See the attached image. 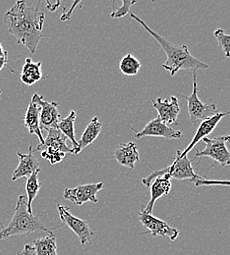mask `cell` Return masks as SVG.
Wrapping results in <instances>:
<instances>
[{
  "instance_id": "obj_31",
  "label": "cell",
  "mask_w": 230,
  "mask_h": 255,
  "mask_svg": "<svg viewBox=\"0 0 230 255\" xmlns=\"http://www.w3.org/2000/svg\"><path fill=\"white\" fill-rule=\"evenodd\" d=\"M0 57H8V53H7V51L4 50L1 41H0Z\"/></svg>"
},
{
  "instance_id": "obj_28",
  "label": "cell",
  "mask_w": 230,
  "mask_h": 255,
  "mask_svg": "<svg viewBox=\"0 0 230 255\" xmlns=\"http://www.w3.org/2000/svg\"><path fill=\"white\" fill-rule=\"evenodd\" d=\"M194 185L196 188L199 187H211V186H224V187H230V180H208L204 177L202 179H199L194 182Z\"/></svg>"
},
{
  "instance_id": "obj_21",
  "label": "cell",
  "mask_w": 230,
  "mask_h": 255,
  "mask_svg": "<svg viewBox=\"0 0 230 255\" xmlns=\"http://www.w3.org/2000/svg\"><path fill=\"white\" fill-rule=\"evenodd\" d=\"M33 247L35 255H58L54 234L33 241Z\"/></svg>"
},
{
  "instance_id": "obj_25",
  "label": "cell",
  "mask_w": 230,
  "mask_h": 255,
  "mask_svg": "<svg viewBox=\"0 0 230 255\" xmlns=\"http://www.w3.org/2000/svg\"><path fill=\"white\" fill-rule=\"evenodd\" d=\"M214 36L216 37L219 46L224 51L226 57H230V34L225 33V31L222 29H218L214 32Z\"/></svg>"
},
{
  "instance_id": "obj_11",
  "label": "cell",
  "mask_w": 230,
  "mask_h": 255,
  "mask_svg": "<svg viewBox=\"0 0 230 255\" xmlns=\"http://www.w3.org/2000/svg\"><path fill=\"white\" fill-rule=\"evenodd\" d=\"M103 183H98L81 185L74 189H65L63 192V197L79 206L89 201L93 203H98L99 199L97 197V194L103 189Z\"/></svg>"
},
{
  "instance_id": "obj_3",
  "label": "cell",
  "mask_w": 230,
  "mask_h": 255,
  "mask_svg": "<svg viewBox=\"0 0 230 255\" xmlns=\"http://www.w3.org/2000/svg\"><path fill=\"white\" fill-rule=\"evenodd\" d=\"M35 232H46L50 235L53 234L50 229L44 226L39 219V216H34L33 213L29 212L28 208V197L26 195H20L15 213L7 227H2L0 231V241L7 240L14 236H29Z\"/></svg>"
},
{
  "instance_id": "obj_2",
  "label": "cell",
  "mask_w": 230,
  "mask_h": 255,
  "mask_svg": "<svg viewBox=\"0 0 230 255\" xmlns=\"http://www.w3.org/2000/svg\"><path fill=\"white\" fill-rule=\"evenodd\" d=\"M129 16L131 19L138 22L161 45L166 55V61L163 65V67L170 73V76H174L180 70L197 71L209 68L207 64L204 63L203 61L191 55L187 45H176L167 41L165 37H163L159 33L153 31L150 27H148L147 24L139 17H137L135 14L130 12Z\"/></svg>"
},
{
  "instance_id": "obj_30",
  "label": "cell",
  "mask_w": 230,
  "mask_h": 255,
  "mask_svg": "<svg viewBox=\"0 0 230 255\" xmlns=\"http://www.w3.org/2000/svg\"><path fill=\"white\" fill-rule=\"evenodd\" d=\"M8 57H0V71L8 63Z\"/></svg>"
},
{
  "instance_id": "obj_7",
  "label": "cell",
  "mask_w": 230,
  "mask_h": 255,
  "mask_svg": "<svg viewBox=\"0 0 230 255\" xmlns=\"http://www.w3.org/2000/svg\"><path fill=\"white\" fill-rule=\"evenodd\" d=\"M57 210H58V214L61 222L76 234V236L79 238L80 243L83 246L93 242L95 233L92 231L89 224L74 216L70 212L68 207L63 206L61 204H57Z\"/></svg>"
},
{
  "instance_id": "obj_4",
  "label": "cell",
  "mask_w": 230,
  "mask_h": 255,
  "mask_svg": "<svg viewBox=\"0 0 230 255\" xmlns=\"http://www.w3.org/2000/svg\"><path fill=\"white\" fill-rule=\"evenodd\" d=\"M170 158L173 159V163L170 166L165 167L159 171H155L151 175H149L147 178H143L142 179L143 185L150 188L153 181L161 176H168L170 179H175L180 181L190 180V182H193V183L199 179L203 178L196 174V172L194 171L191 165V161L188 159L187 156L181 157L179 155V150L176 151V157H170Z\"/></svg>"
},
{
  "instance_id": "obj_1",
  "label": "cell",
  "mask_w": 230,
  "mask_h": 255,
  "mask_svg": "<svg viewBox=\"0 0 230 255\" xmlns=\"http://www.w3.org/2000/svg\"><path fill=\"white\" fill-rule=\"evenodd\" d=\"M38 6L39 2L36 7H32L26 1H18L4 17L8 32L32 54L35 53L41 38L44 37L41 32L45 16L38 10Z\"/></svg>"
},
{
  "instance_id": "obj_13",
  "label": "cell",
  "mask_w": 230,
  "mask_h": 255,
  "mask_svg": "<svg viewBox=\"0 0 230 255\" xmlns=\"http://www.w3.org/2000/svg\"><path fill=\"white\" fill-rule=\"evenodd\" d=\"M152 104L158 111V117L163 123L166 125H178L177 117L180 112V107L176 96H170L169 99H163L159 97L156 100H152Z\"/></svg>"
},
{
  "instance_id": "obj_23",
  "label": "cell",
  "mask_w": 230,
  "mask_h": 255,
  "mask_svg": "<svg viewBox=\"0 0 230 255\" xmlns=\"http://www.w3.org/2000/svg\"><path fill=\"white\" fill-rule=\"evenodd\" d=\"M40 172V169L35 171L33 175H31L28 180H27V185H26V191H27V197H28V208L29 212L33 213V199L36 197L38 191L40 190V183L38 182V174Z\"/></svg>"
},
{
  "instance_id": "obj_20",
  "label": "cell",
  "mask_w": 230,
  "mask_h": 255,
  "mask_svg": "<svg viewBox=\"0 0 230 255\" xmlns=\"http://www.w3.org/2000/svg\"><path fill=\"white\" fill-rule=\"evenodd\" d=\"M42 62H33L32 58H27L21 72V81L27 86H33L42 80Z\"/></svg>"
},
{
  "instance_id": "obj_27",
  "label": "cell",
  "mask_w": 230,
  "mask_h": 255,
  "mask_svg": "<svg viewBox=\"0 0 230 255\" xmlns=\"http://www.w3.org/2000/svg\"><path fill=\"white\" fill-rule=\"evenodd\" d=\"M121 7L117 8L113 13L110 14V17L112 19H120L126 17L130 13V8L134 4L137 3V1H129V0H122Z\"/></svg>"
},
{
  "instance_id": "obj_16",
  "label": "cell",
  "mask_w": 230,
  "mask_h": 255,
  "mask_svg": "<svg viewBox=\"0 0 230 255\" xmlns=\"http://www.w3.org/2000/svg\"><path fill=\"white\" fill-rule=\"evenodd\" d=\"M113 155L121 166H124L130 170L135 168L136 163L140 160L138 145L132 141L117 145L113 152Z\"/></svg>"
},
{
  "instance_id": "obj_14",
  "label": "cell",
  "mask_w": 230,
  "mask_h": 255,
  "mask_svg": "<svg viewBox=\"0 0 230 255\" xmlns=\"http://www.w3.org/2000/svg\"><path fill=\"white\" fill-rule=\"evenodd\" d=\"M17 155L20 158V163L14 171L12 181L15 182L21 178H29L35 171L40 169L38 161L33 155V145H30L29 153L25 154L18 151Z\"/></svg>"
},
{
  "instance_id": "obj_10",
  "label": "cell",
  "mask_w": 230,
  "mask_h": 255,
  "mask_svg": "<svg viewBox=\"0 0 230 255\" xmlns=\"http://www.w3.org/2000/svg\"><path fill=\"white\" fill-rule=\"evenodd\" d=\"M130 128L134 132V137L136 139H140L146 136L164 137L166 139H181L183 137V134L180 130H176L163 123L159 117L151 120L148 124H146L141 131H137L133 128Z\"/></svg>"
},
{
  "instance_id": "obj_26",
  "label": "cell",
  "mask_w": 230,
  "mask_h": 255,
  "mask_svg": "<svg viewBox=\"0 0 230 255\" xmlns=\"http://www.w3.org/2000/svg\"><path fill=\"white\" fill-rule=\"evenodd\" d=\"M41 157L43 159L49 161L51 165H55L60 163L62 160L65 159L66 154L53 148H46L45 150L41 151Z\"/></svg>"
},
{
  "instance_id": "obj_15",
  "label": "cell",
  "mask_w": 230,
  "mask_h": 255,
  "mask_svg": "<svg viewBox=\"0 0 230 255\" xmlns=\"http://www.w3.org/2000/svg\"><path fill=\"white\" fill-rule=\"evenodd\" d=\"M47 132L48 133L44 139V142L42 144H38L36 149L33 150V153L36 151H43L46 148H53L65 154H74V150L66 143L67 137L58 128H49Z\"/></svg>"
},
{
  "instance_id": "obj_24",
  "label": "cell",
  "mask_w": 230,
  "mask_h": 255,
  "mask_svg": "<svg viewBox=\"0 0 230 255\" xmlns=\"http://www.w3.org/2000/svg\"><path fill=\"white\" fill-rule=\"evenodd\" d=\"M141 68L140 61L135 58L131 53L126 54L119 63V69L126 76H136Z\"/></svg>"
},
{
  "instance_id": "obj_18",
  "label": "cell",
  "mask_w": 230,
  "mask_h": 255,
  "mask_svg": "<svg viewBox=\"0 0 230 255\" xmlns=\"http://www.w3.org/2000/svg\"><path fill=\"white\" fill-rule=\"evenodd\" d=\"M102 129V124L99 122V117H94L92 121L88 124L85 131L83 132L81 138L78 140V147L74 150V154L78 155L86 147L92 144L98 137Z\"/></svg>"
},
{
  "instance_id": "obj_17",
  "label": "cell",
  "mask_w": 230,
  "mask_h": 255,
  "mask_svg": "<svg viewBox=\"0 0 230 255\" xmlns=\"http://www.w3.org/2000/svg\"><path fill=\"white\" fill-rule=\"evenodd\" d=\"M170 180L171 179L168 176H161L153 181V183L150 186V190H151L150 201L148 202L146 207L142 208L146 213L152 214L156 201L162 198L163 196L167 195L170 192L171 187H172Z\"/></svg>"
},
{
  "instance_id": "obj_22",
  "label": "cell",
  "mask_w": 230,
  "mask_h": 255,
  "mask_svg": "<svg viewBox=\"0 0 230 255\" xmlns=\"http://www.w3.org/2000/svg\"><path fill=\"white\" fill-rule=\"evenodd\" d=\"M76 112L74 110H71L70 114L59 121L58 123V129L65 135L67 138H69L73 144V150H75L78 147V141L75 137V120H76Z\"/></svg>"
},
{
  "instance_id": "obj_9",
  "label": "cell",
  "mask_w": 230,
  "mask_h": 255,
  "mask_svg": "<svg viewBox=\"0 0 230 255\" xmlns=\"http://www.w3.org/2000/svg\"><path fill=\"white\" fill-rule=\"evenodd\" d=\"M139 220L147 229V232L144 234H151L153 237H167L170 241H175L179 236V232L173 226L152 214L146 213L143 209L139 212Z\"/></svg>"
},
{
  "instance_id": "obj_19",
  "label": "cell",
  "mask_w": 230,
  "mask_h": 255,
  "mask_svg": "<svg viewBox=\"0 0 230 255\" xmlns=\"http://www.w3.org/2000/svg\"><path fill=\"white\" fill-rule=\"evenodd\" d=\"M24 124L31 134L37 136L40 141L39 144H42L44 142V138L39 126V107L33 101H31L28 107L26 116L24 118Z\"/></svg>"
},
{
  "instance_id": "obj_5",
  "label": "cell",
  "mask_w": 230,
  "mask_h": 255,
  "mask_svg": "<svg viewBox=\"0 0 230 255\" xmlns=\"http://www.w3.org/2000/svg\"><path fill=\"white\" fill-rule=\"evenodd\" d=\"M192 94L189 96H183L181 94H176L187 101V110L188 116L191 124L193 126H197L203 120L210 118L218 113L217 106L214 103L205 104L198 97L197 74L196 71H192Z\"/></svg>"
},
{
  "instance_id": "obj_6",
  "label": "cell",
  "mask_w": 230,
  "mask_h": 255,
  "mask_svg": "<svg viewBox=\"0 0 230 255\" xmlns=\"http://www.w3.org/2000/svg\"><path fill=\"white\" fill-rule=\"evenodd\" d=\"M205 143V149L197 151L195 153V158L209 157L219 163L222 167L230 166V152L227 147V144L230 143V135H224L218 137H205L202 139Z\"/></svg>"
},
{
  "instance_id": "obj_8",
  "label": "cell",
  "mask_w": 230,
  "mask_h": 255,
  "mask_svg": "<svg viewBox=\"0 0 230 255\" xmlns=\"http://www.w3.org/2000/svg\"><path fill=\"white\" fill-rule=\"evenodd\" d=\"M32 101L36 103L39 107V126L42 130H48L49 128H58V123L61 115L58 111V102L46 101L44 98L37 94H34Z\"/></svg>"
},
{
  "instance_id": "obj_12",
  "label": "cell",
  "mask_w": 230,
  "mask_h": 255,
  "mask_svg": "<svg viewBox=\"0 0 230 255\" xmlns=\"http://www.w3.org/2000/svg\"><path fill=\"white\" fill-rule=\"evenodd\" d=\"M230 110L229 111H226V112H218L217 114H215L214 116L210 117V118H207L205 120H203L197 128V130H196V133L193 137V139L191 140V142L187 145V147L183 150V151H180L179 150V155L181 157H185L187 156V154L193 149V147L197 144L199 141H202V139H204L205 137H207L210 133L213 132V130L216 128L217 125L220 123V121L230 115Z\"/></svg>"
},
{
  "instance_id": "obj_32",
  "label": "cell",
  "mask_w": 230,
  "mask_h": 255,
  "mask_svg": "<svg viewBox=\"0 0 230 255\" xmlns=\"http://www.w3.org/2000/svg\"><path fill=\"white\" fill-rule=\"evenodd\" d=\"M0 96H1V91H0Z\"/></svg>"
},
{
  "instance_id": "obj_29",
  "label": "cell",
  "mask_w": 230,
  "mask_h": 255,
  "mask_svg": "<svg viewBox=\"0 0 230 255\" xmlns=\"http://www.w3.org/2000/svg\"><path fill=\"white\" fill-rule=\"evenodd\" d=\"M17 255H35L33 245H30V244L26 245L23 252H21L20 254H18Z\"/></svg>"
}]
</instances>
